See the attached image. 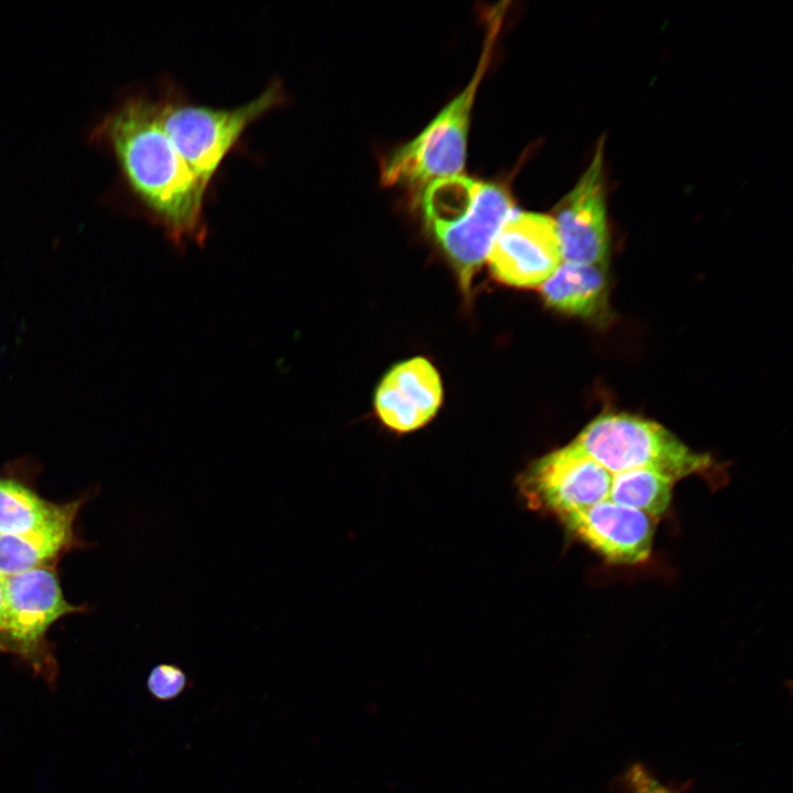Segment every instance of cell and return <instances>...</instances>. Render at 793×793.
<instances>
[{
  "label": "cell",
  "mask_w": 793,
  "mask_h": 793,
  "mask_svg": "<svg viewBox=\"0 0 793 793\" xmlns=\"http://www.w3.org/2000/svg\"><path fill=\"white\" fill-rule=\"evenodd\" d=\"M443 389L438 372L425 358L395 365L379 383L374 409L380 420L397 432L425 425L437 412Z\"/></svg>",
  "instance_id": "11"
},
{
  "label": "cell",
  "mask_w": 793,
  "mask_h": 793,
  "mask_svg": "<svg viewBox=\"0 0 793 793\" xmlns=\"http://www.w3.org/2000/svg\"><path fill=\"white\" fill-rule=\"evenodd\" d=\"M674 484L673 479L651 469L613 474L609 500L656 519L669 510Z\"/></svg>",
  "instance_id": "14"
},
{
  "label": "cell",
  "mask_w": 793,
  "mask_h": 793,
  "mask_svg": "<svg viewBox=\"0 0 793 793\" xmlns=\"http://www.w3.org/2000/svg\"><path fill=\"white\" fill-rule=\"evenodd\" d=\"M8 636L26 654L58 618L77 611L63 596L54 569L41 566L4 577Z\"/></svg>",
  "instance_id": "10"
},
{
  "label": "cell",
  "mask_w": 793,
  "mask_h": 793,
  "mask_svg": "<svg viewBox=\"0 0 793 793\" xmlns=\"http://www.w3.org/2000/svg\"><path fill=\"white\" fill-rule=\"evenodd\" d=\"M78 503L43 525L22 534L0 535V576L7 577L41 566L55 557L72 540Z\"/></svg>",
  "instance_id": "13"
},
{
  "label": "cell",
  "mask_w": 793,
  "mask_h": 793,
  "mask_svg": "<svg viewBox=\"0 0 793 793\" xmlns=\"http://www.w3.org/2000/svg\"><path fill=\"white\" fill-rule=\"evenodd\" d=\"M502 9L492 10L488 17L484 51L468 85L414 139L390 155L382 170L384 184L430 185L460 174L472 105L499 34Z\"/></svg>",
  "instance_id": "4"
},
{
  "label": "cell",
  "mask_w": 793,
  "mask_h": 793,
  "mask_svg": "<svg viewBox=\"0 0 793 793\" xmlns=\"http://www.w3.org/2000/svg\"><path fill=\"white\" fill-rule=\"evenodd\" d=\"M185 686V673L173 664L162 663L154 666L148 677L149 692L160 700L175 698L184 691Z\"/></svg>",
  "instance_id": "16"
},
{
  "label": "cell",
  "mask_w": 793,
  "mask_h": 793,
  "mask_svg": "<svg viewBox=\"0 0 793 793\" xmlns=\"http://www.w3.org/2000/svg\"><path fill=\"white\" fill-rule=\"evenodd\" d=\"M568 445L611 475L651 469L677 481L703 475L713 465L710 457L692 450L662 425L624 413L599 415Z\"/></svg>",
  "instance_id": "5"
},
{
  "label": "cell",
  "mask_w": 793,
  "mask_h": 793,
  "mask_svg": "<svg viewBox=\"0 0 793 793\" xmlns=\"http://www.w3.org/2000/svg\"><path fill=\"white\" fill-rule=\"evenodd\" d=\"M7 627V604L4 590V577L0 576V632H4Z\"/></svg>",
  "instance_id": "18"
},
{
  "label": "cell",
  "mask_w": 793,
  "mask_h": 793,
  "mask_svg": "<svg viewBox=\"0 0 793 793\" xmlns=\"http://www.w3.org/2000/svg\"><path fill=\"white\" fill-rule=\"evenodd\" d=\"M164 130L196 177L209 189L226 157L237 149L245 132L287 96L281 80H272L248 102L216 108L193 102L167 83L156 98Z\"/></svg>",
  "instance_id": "3"
},
{
  "label": "cell",
  "mask_w": 793,
  "mask_h": 793,
  "mask_svg": "<svg viewBox=\"0 0 793 793\" xmlns=\"http://www.w3.org/2000/svg\"><path fill=\"white\" fill-rule=\"evenodd\" d=\"M422 207L427 227L454 265L461 287L468 291L511 216L508 193L496 184L459 174L427 185Z\"/></svg>",
  "instance_id": "2"
},
{
  "label": "cell",
  "mask_w": 793,
  "mask_h": 793,
  "mask_svg": "<svg viewBox=\"0 0 793 793\" xmlns=\"http://www.w3.org/2000/svg\"><path fill=\"white\" fill-rule=\"evenodd\" d=\"M627 784L629 793H674L639 764L633 765L627 773Z\"/></svg>",
  "instance_id": "17"
},
{
  "label": "cell",
  "mask_w": 793,
  "mask_h": 793,
  "mask_svg": "<svg viewBox=\"0 0 793 793\" xmlns=\"http://www.w3.org/2000/svg\"><path fill=\"white\" fill-rule=\"evenodd\" d=\"M4 650H6V648H4L3 644L0 642V652H1V651H4Z\"/></svg>",
  "instance_id": "19"
},
{
  "label": "cell",
  "mask_w": 793,
  "mask_h": 793,
  "mask_svg": "<svg viewBox=\"0 0 793 793\" xmlns=\"http://www.w3.org/2000/svg\"><path fill=\"white\" fill-rule=\"evenodd\" d=\"M561 520L610 563L634 565L651 554L655 519L640 510L607 499Z\"/></svg>",
  "instance_id": "9"
},
{
  "label": "cell",
  "mask_w": 793,
  "mask_h": 793,
  "mask_svg": "<svg viewBox=\"0 0 793 793\" xmlns=\"http://www.w3.org/2000/svg\"><path fill=\"white\" fill-rule=\"evenodd\" d=\"M606 270L565 262L541 285L546 304L557 311L584 318L598 317L607 304Z\"/></svg>",
  "instance_id": "12"
},
{
  "label": "cell",
  "mask_w": 793,
  "mask_h": 793,
  "mask_svg": "<svg viewBox=\"0 0 793 793\" xmlns=\"http://www.w3.org/2000/svg\"><path fill=\"white\" fill-rule=\"evenodd\" d=\"M487 258L498 281L517 287L541 286L563 261L553 217L526 211L510 216Z\"/></svg>",
  "instance_id": "8"
},
{
  "label": "cell",
  "mask_w": 793,
  "mask_h": 793,
  "mask_svg": "<svg viewBox=\"0 0 793 793\" xmlns=\"http://www.w3.org/2000/svg\"><path fill=\"white\" fill-rule=\"evenodd\" d=\"M67 504H54L10 480L0 479V535L22 534L62 514Z\"/></svg>",
  "instance_id": "15"
},
{
  "label": "cell",
  "mask_w": 793,
  "mask_h": 793,
  "mask_svg": "<svg viewBox=\"0 0 793 793\" xmlns=\"http://www.w3.org/2000/svg\"><path fill=\"white\" fill-rule=\"evenodd\" d=\"M122 175L150 220L177 250L208 236V188L182 159L162 124L156 99L133 96L102 124Z\"/></svg>",
  "instance_id": "1"
},
{
  "label": "cell",
  "mask_w": 793,
  "mask_h": 793,
  "mask_svg": "<svg viewBox=\"0 0 793 793\" xmlns=\"http://www.w3.org/2000/svg\"><path fill=\"white\" fill-rule=\"evenodd\" d=\"M553 219L563 261L607 269L609 229L601 142L587 170L557 205Z\"/></svg>",
  "instance_id": "7"
},
{
  "label": "cell",
  "mask_w": 793,
  "mask_h": 793,
  "mask_svg": "<svg viewBox=\"0 0 793 793\" xmlns=\"http://www.w3.org/2000/svg\"><path fill=\"white\" fill-rule=\"evenodd\" d=\"M612 475L569 445L536 460L521 477L532 509L560 519L609 499Z\"/></svg>",
  "instance_id": "6"
}]
</instances>
